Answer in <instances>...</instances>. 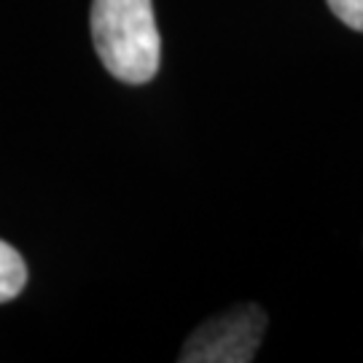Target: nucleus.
I'll use <instances>...</instances> for the list:
<instances>
[{
  "label": "nucleus",
  "instance_id": "1",
  "mask_svg": "<svg viewBox=\"0 0 363 363\" xmlns=\"http://www.w3.org/2000/svg\"><path fill=\"white\" fill-rule=\"evenodd\" d=\"M91 38L100 62L124 84H145L159 70L162 40L151 0H94Z\"/></svg>",
  "mask_w": 363,
  "mask_h": 363
},
{
  "label": "nucleus",
  "instance_id": "2",
  "mask_svg": "<svg viewBox=\"0 0 363 363\" xmlns=\"http://www.w3.org/2000/svg\"><path fill=\"white\" fill-rule=\"evenodd\" d=\"M267 331V312L242 304L210 318L183 345V363H247L256 358Z\"/></svg>",
  "mask_w": 363,
  "mask_h": 363
},
{
  "label": "nucleus",
  "instance_id": "3",
  "mask_svg": "<svg viewBox=\"0 0 363 363\" xmlns=\"http://www.w3.org/2000/svg\"><path fill=\"white\" fill-rule=\"evenodd\" d=\"M25 283H27L25 259L9 242L0 240V304L3 301H11L13 296H19Z\"/></svg>",
  "mask_w": 363,
  "mask_h": 363
},
{
  "label": "nucleus",
  "instance_id": "4",
  "mask_svg": "<svg viewBox=\"0 0 363 363\" xmlns=\"http://www.w3.org/2000/svg\"><path fill=\"white\" fill-rule=\"evenodd\" d=\"M325 3L339 22H345L355 33H363V0H325Z\"/></svg>",
  "mask_w": 363,
  "mask_h": 363
}]
</instances>
